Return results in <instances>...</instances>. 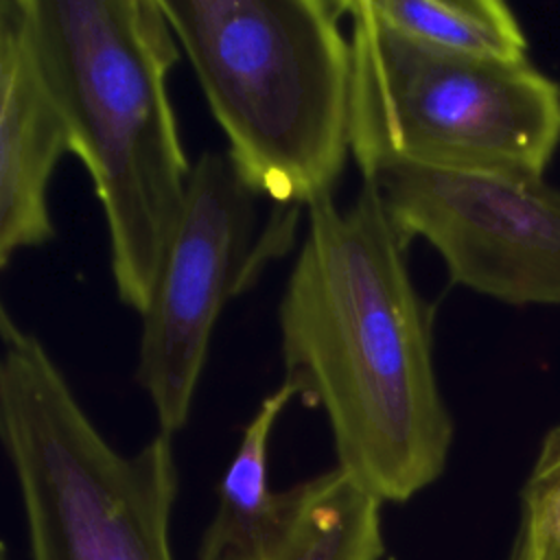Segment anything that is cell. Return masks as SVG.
Here are the masks:
<instances>
[{
  "instance_id": "ba28073f",
  "label": "cell",
  "mask_w": 560,
  "mask_h": 560,
  "mask_svg": "<svg viewBox=\"0 0 560 560\" xmlns=\"http://www.w3.org/2000/svg\"><path fill=\"white\" fill-rule=\"evenodd\" d=\"M70 153L63 114L39 70L24 0L0 2V265L52 241L48 188Z\"/></svg>"
},
{
  "instance_id": "277c9868",
  "label": "cell",
  "mask_w": 560,
  "mask_h": 560,
  "mask_svg": "<svg viewBox=\"0 0 560 560\" xmlns=\"http://www.w3.org/2000/svg\"><path fill=\"white\" fill-rule=\"evenodd\" d=\"M0 438L33 560H173V435L116 451L44 343L0 313Z\"/></svg>"
},
{
  "instance_id": "30bf717a",
  "label": "cell",
  "mask_w": 560,
  "mask_h": 560,
  "mask_svg": "<svg viewBox=\"0 0 560 560\" xmlns=\"http://www.w3.org/2000/svg\"><path fill=\"white\" fill-rule=\"evenodd\" d=\"M295 396H300L298 387L282 381L245 424L236 453L219 481V503L201 536L199 560H260L284 503L282 492L269 488V440Z\"/></svg>"
},
{
  "instance_id": "5b68a950",
  "label": "cell",
  "mask_w": 560,
  "mask_h": 560,
  "mask_svg": "<svg viewBox=\"0 0 560 560\" xmlns=\"http://www.w3.org/2000/svg\"><path fill=\"white\" fill-rule=\"evenodd\" d=\"M352 44L350 158L385 166L545 177L560 144V83L527 61L420 46L368 0H346Z\"/></svg>"
},
{
  "instance_id": "8992f818",
  "label": "cell",
  "mask_w": 560,
  "mask_h": 560,
  "mask_svg": "<svg viewBox=\"0 0 560 560\" xmlns=\"http://www.w3.org/2000/svg\"><path fill=\"white\" fill-rule=\"evenodd\" d=\"M256 201L228 153L201 151L192 162L182 217L140 315L136 383L166 435L188 422L221 311L293 245L300 208L278 206L260 228Z\"/></svg>"
},
{
  "instance_id": "8fae6325",
  "label": "cell",
  "mask_w": 560,
  "mask_h": 560,
  "mask_svg": "<svg viewBox=\"0 0 560 560\" xmlns=\"http://www.w3.org/2000/svg\"><path fill=\"white\" fill-rule=\"evenodd\" d=\"M398 35L438 52L527 61V37L514 11L499 0H368Z\"/></svg>"
},
{
  "instance_id": "9c48e42d",
  "label": "cell",
  "mask_w": 560,
  "mask_h": 560,
  "mask_svg": "<svg viewBox=\"0 0 560 560\" xmlns=\"http://www.w3.org/2000/svg\"><path fill=\"white\" fill-rule=\"evenodd\" d=\"M282 516L260 560H381L383 501L341 468L282 490Z\"/></svg>"
},
{
  "instance_id": "7a4b0ae2",
  "label": "cell",
  "mask_w": 560,
  "mask_h": 560,
  "mask_svg": "<svg viewBox=\"0 0 560 560\" xmlns=\"http://www.w3.org/2000/svg\"><path fill=\"white\" fill-rule=\"evenodd\" d=\"M24 11L103 208L116 295L142 315L192 171L166 88L179 44L160 0H24Z\"/></svg>"
},
{
  "instance_id": "7c38bea8",
  "label": "cell",
  "mask_w": 560,
  "mask_h": 560,
  "mask_svg": "<svg viewBox=\"0 0 560 560\" xmlns=\"http://www.w3.org/2000/svg\"><path fill=\"white\" fill-rule=\"evenodd\" d=\"M510 560H560V424L547 431L521 490V523Z\"/></svg>"
},
{
  "instance_id": "3957f363",
  "label": "cell",
  "mask_w": 560,
  "mask_h": 560,
  "mask_svg": "<svg viewBox=\"0 0 560 560\" xmlns=\"http://www.w3.org/2000/svg\"><path fill=\"white\" fill-rule=\"evenodd\" d=\"M228 158L260 199L330 197L350 158L346 0H160Z\"/></svg>"
},
{
  "instance_id": "52a82bcc",
  "label": "cell",
  "mask_w": 560,
  "mask_h": 560,
  "mask_svg": "<svg viewBox=\"0 0 560 560\" xmlns=\"http://www.w3.org/2000/svg\"><path fill=\"white\" fill-rule=\"evenodd\" d=\"M363 182L407 245L424 238L442 256L453 284L560 306V188L545 177L400 164Z\"/></svg>"
},
{
  "instance_id": "6da1fadb",
  "label": "cell",
  "mask_w": 560,
  "mask_h": 560,
  "mask_svg": "<svg viewBox=\"0 0 560 560\" xmlns=\"http://www.w3.org/2000/svg\"><path fill=\"white\" fill-rule=\"evenodd\" d=\"M289 271L278 328L284 381L324 411L337 468L402 503L446 468L455 427L433 363V306L378 190L322 197Z\"/></svg>"
}]
</instances>
